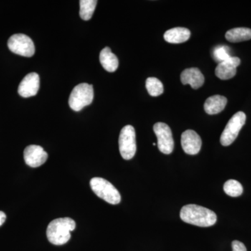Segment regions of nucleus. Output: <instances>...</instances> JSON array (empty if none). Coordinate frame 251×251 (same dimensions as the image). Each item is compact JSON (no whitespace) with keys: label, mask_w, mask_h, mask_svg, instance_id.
Here are the masks:
<instances>
[{"label":"nucleus","mask_w":251,"mask_h":251,"mask_svg":"<svg viewBox=\"0 0 251 251\" xmlns=\"http://www.w3.org/2000/svg\"><path fill=\"white\" fill-rule=\"evenodd\" d=\"M180 218L186 224L199 227H210L217 221L214 211L197 204H187L181 208Z\"/></svg>","instance_id":"1"},{"label":"nucleus","mask_w":251,"mask_h":251,"mask_svg":"<svg viewBox=\"0 0 251 251\" xmlns=\"http://www.w3.org/2000/svg\"><path fill=\"white\" fill-rule=\"evenodd\" d=\"M75 223L70 218H60L51 221L48 226V239L54 245L60 246L69 242L71 232L75 228Z\"/></svg>","instance_id":"2"},{"label":"nucleus","mask_w":251,"mask_h":251,"mask_svg":"<svg viewBox=\"0 0 251 251\" xmlns=\"http://www.w3.org/2000/svg\"><path fill=\"white\" fill-rule=\"evenodd\" d=\"M93 86L81 83L75 86L69 99L70 108L74 111H80L87 105H90L94 99Z\"/></svg>","instance_id":"3"},{"label":"nucleus","mask_w":251,"mask_h":251,"mask_svg":"<svg viewBox=\"0 0 251 251\" xmlns=\"http://www.w3.org/2000/svg\"><path fill=\"white\" fill-rule=\"evenodd\" d=\"M90 186L94 193L105 202L117 204L121 202V196L116 188L106 179L100 177L92 178Z\"/></svg>","instance_id":"4"},{"label":"nucleus","mask_w":251,"mask_h":251,"mask_svg":"<svg viewBox=\"0 0 251 251\" xmlns=\"http://www.w3.org/2000/svg\"><path fill=\"white\" fill-rule=\"evenodd\" d=\"M119 148L124 159L130 160L134 157L136 152L135 131L133 126H125L120 132L119 138Z\"/></svg>","instance_id":"5"},{"label":"nucleus","mask_w":251,"mask_h":251,"mask_svg":"<svg viewBox=\"0 0 251 251\" xmlns=\"http://www.w3.org/2000/svg\"><path fill=\"white\" fill-rule=\"evenodd\" d=\"M247 116L243 112H238L234 114L232 118L229 120L226 128L223 131L221 136V145L224 146H229L233 143L239 135V131L242 129L243 126L245 125Z\"/></svg>","instance_id":"6"},{"label":"nucleus","mask_w":251,"mask_h":251,"mask_svg":"<svg viewBox=\"0 0 251 251\" xmlns=\"http://www.w3.org/2000/svg\"><path fill=\"white\" fill-rule=\"evenodd\" d=\"M8 47L11 52L23 57H32L35 52V46L32 40L25 34H14L8 41Z\"/></svg>","instance_id":"7"},{"label":"nucleus","mask_w":251,"mask_h":251,"mask_svg":"<svg viewBox=\"0 0 251 251\" xmlns=\"http://www.w3.org/2000/svg\"><path fill=\"white\" fill-rule=\"evenodd\" d=\"M153 131L158 140V150L165 154H171L174 150V140L169 126L158 122L153 126Z\"/></svg>","instance_id":"8"},{"label":"nucleus","mask_w":251,"mask_h":251,"mask_svg":"<svg viewBox=\"0 0 251 251\" xmlns=\"http://www.w3.org/2000/svg\"><path fill=\"white\" fill-rule=\"evenodd\" d=\"M47 152L39 145H29L24 151V159L26 164L31 168H38L47 161Z\"/></svg>","instance_id":"9"},{"label":"nucleus","mask_w":251,"mask_h":251,"mask_svg":"<svg viewBox=\"0 0 251 251\" xmlns=\"http://www.w3.org/2000/svg\"><path fill=\"white\" fill-rule=\"evenodd\" d=\"M40 86V78L36 73L27 74L20 83L18 92L23 98H29L36 95Z\"/></svg>","instance_id":"10"},{"label":"nucleus","mask_w":251,"mask_h":251,"mask_svg":"<svg viewBox=\"0 0 251 251\" xmlns=\"http://www.w3.org/2000/svg\"><path fill=\"white\" fill-rule=\"evenodd\" d=\"M181 143L183 150L190 155L197 154L201 151L202 147L201 137L193 130H187L182 133Z\"/></svg>","instance_id":"11"},{"label":"nucleus","mask_w":251,"mask_h":251,"mask_svg":"<svg viewBox=\"0 0 251 251\" xmlns=\"http://www.w3.org/2000/svg\"><path fill=\"white\" fill-rule=\"evenodd\" d=\"M241 64L239 57H231L230 58L220 63L216 68V76L221 80H229L237 74V67Z\"/></svg>","instance_id":"12"},{"label":"nucleus","mask_w":251,"mask_h":251,"mask_svg":"<svg viewBox=\"0 0 251 251\" xmlns=\"http://www.w3.org/2000/svg\"><path fill=\"white\" fill-rule=\"evenodd\" d=\"M181 81L183 85L188 84L194 90H198L204 84V77L198 68H190L181 73Z\"/></svg>","instance_id":"13"},{"label":"nucleus","mask_w":251,"mask_h":251,"mask_svg":"<svg viewBox=\"0 0 251 251\" xmlns=\"http://www.w3.org/2000/svg\"><path fill=\"white\" fill-rule=\"evenodd\" d=\"M191 37V31L187 28L175 27L166 31L164 39L170 44H181Z\"/></svg>","instance_id":"14"},{"label":"nucleus","mask_w":251,"mask_h":251,"mask_svg":"<svg viewBox=\"0 0 251 251\" xmlns=\"http://www.w3.org/2000/svg\"><path fill=\"white\" fill-rule=\"evenodd\" d=\"M227 99L223 96L215 95L206 99L204 110L208 115H216L222 112L227 105Z\"/></svg>","instance_id":"15"},{"label":"nucleus","mask_w":251,"mask_h":251,"mask_svg":"<svg viewBox=\"0 0 251 251\" xmlns=\"http://www.w3.org/2000/svg\"><path fill=\"white\" fill-rule=\"evenodd\" d=\"M100 64L105 70L108 72H115L118 69L119 61L117 56L112 53L109 47L104 48L99 55Z\"/></svg>","instance_id":"16"},{"label":"nucleus","mask_w":251,"mask_h":251,"mask_svg":"<svg viewBox=\"0 0 251 251\" xmlns=\"http://www.w3.org/2000/svg\"><path fill=\"white\" fill-rule=\"evenodd\" d=\"M226 38L232 43L242 42L251 39V29L247 27H237L226 32Z\"/></svg>","instance_id":"17"},{"label":"nucleus","mask_w":251,"mask_h":251,"mask_svg":"<svg viewBox=\"0 0 251 251\" xmlns=\"http://www.w3.org/2000/svg\"><path fill=\"white\" fill-rule=\"evenodd\" d=\"M97 0H80V16L84 21H89L93 16Z\"/></svg>","instance_id":"18"},{"label":"nucleus","mask_w":251,"mask_h":251,"mask_svg":"<svg viewBox=\"0 0 251 251\" xmlns=\"http://www.w3.org/2000/svg\"><path fill=\"white\" fill-rule=\"evenodd\" d=\"M146 88L151 97H158L163 93V83L154 77H148L146 80Z\"/></svg>","instance_id":"19"},{"label":"nucleus","mask_w":251,"mask_h":251,"mask_svg":"<svg viewBox=\"0 0 251 251\" xmlns=\"http://www.w3.org/2000/svg\"><path fill=\"white\" fill-rule=\"evenodd\" d=\"M225 193L231 197H239L243 193L242 185L234 179L226 181L224 187Z\"/></svg>","instance_id":"20"},{"label":"nucleus","mask_w":251,"mask_h":251,"mask_svg":"<svg viewBox=\"0 0 251 251\" xmlns=\"http://www.w3.org/2000/svg\"><path fill=\"white\" fill-rule=\"evenodd\" d=\"M212 57L216 62L220 64L230 58L232 56L229 54V47L226 46H219L213 50Z\"/></svg>","instance_id":"21"},{"label":"nucleus","mask_w":251,"mask_h":251,"mask_svg":"<svg viewBox=\"0 0 251 251\" xmlns=\"http://www.w3.org/2000/svg\"><path fill=\"white\" fill-rule=\"evenodd\" d=\"M232 251H247V248L242 242L234 241L232 243Z\"/></svg>","instance_id":"22"},{"label":"nucleus","mask_w":251,"mask_h":251,"mask_svg":"<svg viewBox=\"0 0 251 251\" xmlns=\"http://www.w3.org/2000/svg\"><path fill=\"white\" fill-rule=\"evenodd\" d=\"M6 219V214H5L3 211H0V226L4 224Z\"/></svg>","instance_id":"23"},{"label":"nucleus","mask_w":251,"mask_h":251,"mask_svg":"<svg viewBox=\"0 0 251 251\" xmlns=\"http://www.w3.org/2000/svg\"><path fill=\"white\" fill-rule=\"evenodd\" d=\"M156 143H153V146H156Z\"/></svg>","instance_id":"24"}]
</instances>
